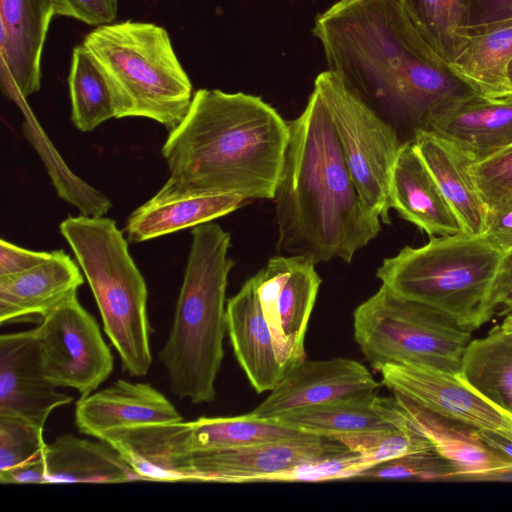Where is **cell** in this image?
Masks as SVG:
<instances>
[{
	"instance_id": "1",
	"label": "cell",
	"mask_w": 512,
	"mask_h": 512,
	"mask_svg": "<svg viewBox=\"0 0 512 512\" xmlns=\"http://www.w3.org/2000/svg\"><path fill=\"white\" fill-rule=\"evenodd\" d=\"M328 70L394 128L475 91L424 39L400 0H338L315 17Z\"/></svg>"
},
{
	"instance_id": "2",
	"label": "cell",
	"mask_w": 512,
	"mask_h": 512,
	"mask_svg": "<svg viewBox=\"0 0 512 512\" xmlns=\"http://www.w3.org/2000/svg\"><path fill=\"white\" fill-rule=\"evenodd\" d=\"M161 153L170 176L161 195L235 194L273 199L289 122L261 97L199 89Z\"/></svg>"
},
{
	"instance_id": "3",
	"label": "cell",
	"mask_w": 512,
	"mask_h": 512,
	"mask_svg": "<svg viewBox=\"0 0 512 512\" xmlns=\"http://www.w3.org/2000/svg\"><path fill=\"white\" fill-rule=\"evenodd\" d=\"M289 131L273 197L277 250L315 264L334 258L350 263L379 234L382 221L360 197L316 90Z\"/></svg>"
},
{
	"instance_id": "4",
	"label": "cell",
	"mask_w": 512,
	"mask_h": 512,
	"mask_svg": "<svg viewBox=\"0 0 512 512\" xmlns=\"http://www.w3.org/2000/svg\"><path fill=\"white\" fill-rule=\"evenodd\" d=\"M192 243L168 339L159 352L171 392L194 404L216 397L224 357L226 287L234 265L230 234L213 222L191 230Z\"/></svg>"
},
{
	"instance_id": "5",
	"label": "cell",
	"mask_w": 512,
	"mask_h": 512,
	"mask_svg": "<svg viewBox=\"0 0 512 512\" xmlns=\"http://www.w3.org/2000/svg\"><path fill=\"white\" fill-rule=\"evenodd\" d=\"M109 84L115 118L142 117L171 131L185 117L192 83L164 27L126 20L96 27L82 43Z\"/></svg>"
},
{
	"instance_id": "6",
	"label": "cell",
	"mask_w": 512,
	"mask_h": 512,
	"mask_svg": "<svg viewBox=\"0 0 512 512\" xmlns=\"http://www.w3.org/2000/svg\"><path fill=\"white\" fill-rule=\"evenodd\" d=\"M505 253L482 235L432 236L384 259L376 277L395 293L455 318L472 331L493 316L491 292Z\"/></svg>"
},
{
	"instance_id": "7",
	"label": "cell",
	"mask_w": 512,
	"mask_h": 512,
	"mask_svg": "<svg viewBox=\"0 0 512 512\" xmlns=\"http://www.w3.org/2000/svg\"><path fill=\"white\" fill-rule=\"evenodd\" d=\"M92 290L104 331L124 371L145 376L152 364L148 291L113 219L69 216L59 226Z\"/></svg>"
},
{
	"instance_id": "8",
	"label": "cell",
	"mask_w": 512,
	"mask_h": 512,
	"mask_svg": "<svg viewBox=\"0 0 512 512\" xmlns=\"http://www.w3.org/2000/svg\"><path fill=\"white\" fill-rule=\"evenodd\" d=\"M354 338L371 366L413 364L461 371L472 330L449 314L386 285L353 312Z\"/></svg>"
},
{
	"instance_id": "9",
	"label": "cell",
	"mask_w": 512,
	"mask_h": 512,
	"mask_svg": "<svg viewBox=\"0 0 512 512\" xmlns=\"http://www.w3.org/2000/svg\"><path fill=\"white\" fill-rule=\"evenodd\" d=\"M363 202L390 223L389 186L402 143L396 129L349 91L331 71L314 80Z\"/></svg>"
},
{
	"instance_id": "10",
	"label": "cell",
	"mask_w": 512,
	"mask_h": 512,
	"mask_svg": "<svg viewBox=\"0 0 512 512\" xmlns=\"http://www.w3.org/2000/svg\"><path fill=\"white\" fill-rule=\"evenodd\" d=\"M34 330L45 375L56 387L73 388L82 398L112 373L111 350L77 294L47 314Z\"/></svg>"
},
{
	"instance_id": "11",
	"label": "cell",
	"mask_w": 512,
	"mask_h": 512,
	"mask_svg": "<svg viewBox=\"0 0 512 512\" xmlns=\"http://www.w3.org/2000/svg\"><path fill=\"white\" fill-rule=\"evenodd\" d=\"M253 279L286 373L306 359L304 339L322 280L312 260L295 255L270 258Z\"/></svg>"
},
{
	"instance_id": "12",
	"label": "cell",
	"mask_w": 512,
	"mask_h": 512,
	"mask_svg": "<svg viewBox=\"0 0 512 512\" xmlns=\"http://www.w3.org/2000/svg\"><path fill=\"white\" fill-rule=\"evenodd\" d=\"M379 372L381 383L422 407L512 441V412L490 400L472 386L461 372L390 363Z\"/></svg>"
},
{
	"instance_id": "13",
	"label": "cell",
	"mask_w": 512,
	"mask_h": 512,
	"mask_svg": "<svg viewBox=\"0 0 512 512\" xmlns=\"http://www.w3.org/2000/svg\"><path fill=\"white\" fill-rule=\"evenodd\" d=\"M346 451L333 438L304 433L238 448L193 452V478L194 482L214 483L277 481L298 465Z\"/></svg>"
},
{
	"instance_id": "14",
	"label": "cell",
	"mask_w": 512,
	"mask_h": 512,
	"mask_svg": "<svg viewBox=\"0 0 512 512\" xmlns=\"http://www.w3.org/2000/svg\"><path fill=\"white\" fill-rule=\"evenodd\" d=\"M379 386L370 371L358 361L304 359L287 371L250 413L260 419H273L297 408L369 399L377 395Z\"/></svg>"
},
{
	"instance_id": "15",
	"label": "cell",
	"mask_w": 512,
	"mask_h": 512,
	"mask_svg": "<svg viewBox=\"0 0 512 512\" xmlns=\"http://www.w3.org/2000/svg\"><path fill=\"white\" fill-rule=\"evenodd\" d=\"M54 0H0V88L21 108L41 88V58Z\"/></svg>"
},
{
	"instance_id": "16",
	"label": "cell",
	"mask_w": 512,
	"mask_h": 512,
	"mask_svg": "<svg viewBox=\"0 0 512 512\" xmlns=\"http://www.w3.org/2000/svg\"><path fill=\"white\" fill-rule=\"evenodd\" d=\"M73 397L57 391L46 377L35 330L0 337V415L44 428L51 412Z\"/></svg>"
},
{
	"instance_id": "17",
	"label": "cell",
	"mask_w": 512,
	"mask_h": 512,
	"mask_svg": "<svg viewBox=\"0 0 512 512\" xmlns=\"http://www.w3.org/2000/svg\"><path fill=\"white\" fill-rule=\"evenodd\" d=\"M388 400L394 411L452 464L458 479L494 480L512 474V461L487 445L478 430L434 413L399 393Z\"/></svg>"
},
{
	"instance_id": "18",
	"label": "cell",
	"mask_w": 512,
	"mask_h": 512,
	"mask_svg": "<svg viewBox=\"0 0 512 512\" xmlns=\"http://www.w3.org/2000/svg\"><path fill=\"white\" fill-rule=\"evenodd\" d=\"M421 128L479 162L512 148V104L474 92L430 112Z\"/></svg>"
},
{
	"instance_id": "19",
	"label": "cell",
	"mask_w": 512,
	"mask_h": 512,
	"mask_svg": "<svg viewBox=\"0 0 512 512\" xmlns=\"http://www.w3.org/2000/svg\"><path fill=\"white\" fill-rule=\"evenodd\" d=\"M101 440L110 443L142 481L194 482L191 421L120 428Z\"/></svg>"
},
{
	"instance_id": "20",
	"label": "cell",
	"mask_w": 512,
	"mask_h": 512,
	"mask_svg": "<svg viewBox=\"0 0 512 512\" xmlns=\"http://www.w3.org/2000/svg\"><path fill=\"white\" fill-rule=\"evenodd\" d=\"M182 420L175 406L153 386L124 379L80 398L75 409L79 432L96 439L120 428Z\"/></svg>"
},
{
	"instance_id": "21",
	"label": "cell",
	"mask_w": 512,
	"mask_h": 512,
	"mask_svg": "<svg viewBox=\"0 0 512 512\" xmlns=\"http://www.w3.org/2000/svg\"><path fill=\"white\" fill-rule=\"evenodd\" d=\"M84 278L63 250L51 251L37 266L0 276L1 325L39 319L77 294Z\"/></svg>"
},
{
	"instance_id": "22",
	"label": "cell",
	"mask_w": 512,
	"mask_h": 512,
	"mask_svg": "<svg viewBox=\"0 0 512 512\" xmlns=\"http://www.w3.org/2000/svg\"><path fill=\"white\" fill-rule=\"evenodd\" d=\"M226 327L234 355L253 389L270 392L285 373L253 277L227 301Z\"/></svg>"
},
{
	"instance_id": "23",
	"label": "cell",
	"mask_w": 512,
	"mask_h": 512,
	"mask_svg": "<svg viewBox=\"0 0 512 512\" xmlns=\"http://www.w3.org/2000/svg\"><path fill=\"white\" fill-rule=\"evenodd\" d=\"M389 202L390 208L430 237L463 231L412 141L403 142L398 152L390 179Z\"/></svg>"
},
{
	"instance_id": "24",
	"label": "cell",
	"mask_w": 512,
	"mask_h": 512,
	"mask_svg": "<svg viewBox=\"0 0 512 512\" xmlns=\"http://www.w3.org/2000/svg\"><path fill=\"white\" fill-rule=\"evenodd\" d=\"M412 144L458 218L462 230L482 235L487 207L472 173L475 160L455 144L422 128L413 131Z\"/></svg>"
},
{
	"instance_id": "25",
	"label": "cell",
	"mask_w": 512,
	"mask_h": 512,
	"mask_svg": "<svg viewBox=\"0 0 512 512\" xmlns=\"http://www.w3.org/2000/svg\"><path fill=\"white\" fill-rule=\"evenodd\" d=\"M245 201L235 194L167 196L156 193L128 217L127 239L140 243L212 222L239 209Z\"/></svg>"
},
{
	"instance_id": "26",
	"label": "cell",
	"mask_w": 512,
	"mask_h": 512,
	"mask_svg": "<svg viewBox=\"0 0 512 512\" xmlns=\"http://www.w3.org/2000/svg\"><path fill=\"white\" fill-rule=\"evenodd\" d=\"M46 483H126L142 481L107 441L63 434L47 444Z\"/></svg>"
},
{
	"instance_id": "27",
	"label": "cell",
	"mask_w": 512,
	"mask_h": 512,
	"mask_svg": "<svg viewBox=\"0 0 512 512\" xmlns=\"http://www.w3.org/2000/svg\"><path fill=\"white\" fill-rule=\"evenodd\" d=\"M512 19L468 31L462 50L450 63L476 93L498 100L512 92Z\"/></svg>"
},
{
	"instance_id": "28",
	"label": "cell",
	"mask_w": 512,
	"mask_h": 512,
	"mask_svg": "<svg viewBox=\"0 0 512 512\" xmlns=\"http://www.w3.org/2000/svg\"><path fill=\"white\" fill-rule=\"evenodd\" d=\"M460 372L482 394L512 412V331L498 325L471 340Z\"/></svg>"
},
{
	"instance_id": "29",
	"label": "cell",
	"mask_w": 512,
	"mask_h": 512,
	"mask_svg": "<svg viewBox=\"0 0 512 512\" xmlns=\"http://www.w3.org/2000/svg\"><path fill=\"white\" fill-rule=\"evenodd\" d=\"M375 397L297 408L272 420L303 433L329 438L394 427L395 425L385 420L374 409L373 400Z\"/></svg>"
},
{
	"instance_id": "30",
	"label": "cell",
	"mask_w": 512,
	"mask_h": 512,
	"mask_svg": "<svg viewBox=\"0 0 512 512\" xmlns=\"http://www.w3.org/2000/svg\"><path fill=\"white\" fill-rule=\"evenodd\" d=\"M71 121L82 132H90L115 118L107 79L91 52L83 45L73 48L68 75Z\"/></svg>"
},
{
	"instance_id": "31",
	"label": "cell",
	"mask_w": 512,
	"mask_h": 512,
	"mask_svg": "<svg viewBox=\"0 0 512 512\" xmlns=\"http://www.w3.org/2000/svg\"><path fill=\"white\" fill-rule=\"evenodd\" d=\"M373 407L385 420L395 426L384 430L332 437L348 450L360 455L366 469L405 455L434 450L426 437L407 424L394 411L388 397L376 395Z\"/></svg>"
},
{
	"instance_id": "32",
	"label": "cell",
	"mask_w": 512,
	"mask_h": 512,
	"mask_svg": "<svg viewBox=\"0 0 512 512\" xmlns=\"http://www.w3.org/2000/svg\"><path fill=\"white\" fill-rule=\"evenodd\" d=\"M430 46L450 63L466 43L471 0H400Z\"/></svg>"
},
{
	"instance_id": "33",
	"label": "cell",
	"mask_w": 512,
	"mask_h": 512,
	"mask_svg": "<svg viewBox=\"0 0 512 512\" xmlns=\"http://www.w3.org/2000/svg\"><path fill=\"white\" fill-rule=\"evenodd\" d=\"M193 452L215 451L297 437L303 432L251 413L231 417H199L191 421Z\"/></svg>"
},
{
	"instance_id": "34",
	"label": "cell",
	"mask_w": 512,
	"mask_h": 512,
	"mask_svg": "<svg viewBox=\"0 0 512 512\" xmlns=\"http://www.w3.org/2000/svg\"><path fill=\"white\" fill-rule=\"evenodd\" d=\"M23 133L42 158L60 198L76 206L82 215L104 216L111 201L72 173L33 116H26Z\"/></svg>"
},
{
	"instance_id": "35",
	"label": "cell",
	"mask_w": 512,
	"mask_h": 512,
	"mask_svg": "<svg viewBox=\"0 0 512 512\" xmlns=\"http://www.w3.org/2000/svg\"><path fill=\"white\" fill-rule=\"evenodd\" d=\"M356 478L417 481L458 479L452 464L434 450L413 453L380 463L361 471Z\"/></svg>"
},
{
	"instance_id": "36",
	"label": "cell",
	"mask_w": 512,
	"mask_h": 512,
	"mask_svg": "<svg viewBox=\"0 0 512 512\" xmlns=\"http://www.w3.org/2000/svg\"><path fill=\"white\" fill-rule=\"evenodd\" d=\"M46 446L42 428L0 415V472L44 458Z\"/></svg>"
},
{
	"instance_id": "37",
	"label": "cell",
	"mask_w": 512,
	"mask_h": 512,
	"mask_svg": "<svg viewBox=\"0 0 512 512\" xmlns=\"http://www.w3.org/2000/svg\"><path fill=\"white\" fill-rule=\"evenodd\" d=\"M366 469L360 455L350 450L319 460L306 462L281 474L277 481L319 482L356 478Z\"/></svg>"
},
{
	"instance_id": "38",
	"label": "cell",
	"mask_w": 512,
	"mask_h": 512,
	"mask_svg": "<svg viewBox=\"0 0 512 512\" xmlns=\"http://www.w3.org/2000/svg\"><path fill=\"white\" fill-rule=\"evenodd\" d=\"M472 173L487 208L511 197L512 148L475 162Z\"/></svg>"
},
{
	"instance_id": "39",
	"label": "cell",
	"mask_w": 512,
	"mask_h": 512,
	"mask_svg": "<svg viewBox=\"0 0 512 512\" xmlns=\"http://www.w3.org/2000/svg\"><path fill=\"white\" fill-rule=\"evenodd\" d=\"M56 15L76 19L90 26L112 23L117 16L118 0H54Z\"/></svg>"
},
{
	"instance_id": "40",
	"label": "cell",
	"mask_w": 512,
	"mask_h": 512,
	"mask_svg": "<svg viewBox=\"0 0 512 512\" xmlns=\"http://www.w3.org/2000/svg\"><path fill=\"white\" fill-rule=\"evenodd\" d=\"M482 236L504 253L512 250V196L487 208Z\"/></svg>"
},
{
	"instance_id": "41",
	"label": "cell",
	"mask_w": 512,
	"mask_h": 512,
	"mask_svg": "<svg viewBox=\"0 0 512 512\" xmlns=\"http://www.w3.org/2000/svg\"><path fill=\"white\" fill-rule=\"evenodd\" d=\"M51 252L32 251L11 242L0 241V276H9L27 271L50 256Z\"/></svg>"
},
{
	"instance_id": "42",
	"label": "cell",
	"mask_w": 512,
	"mask_h": 512,
	"mask_svg": "<svg viewBox=\"0 0 512 512\" xmlns=\"http://www.w3.org/2000/svg\"><path fill=\"white\" fill-rule=\"evenodd\" d=\"M509 19L512 0H471L469 30Z\"/></svg>"
},
{
	"instance_id": "43",
	"label": "cell",
	"mask_w": 512,
	"mask_h": 512,
	"mask_svg": "<svg viewBox=\"0 0 512 512\" xmlns=\"http://www.w3.org/2000/svg\"><path fill=\"white\" fill-rule=\"evenodd\" d=\"M490 304L495 312L501 307V315L512 313V250L505 253L491 292Z\"/></svg>"
},
{
	"instance_id": "44",
	"label": "cell",
	"mask_w": 512,
	"mask_h": 512,
	"mask_svg": "<svg viewBox=\"0 0 512 512\" xmlns=\"http://www.w3.org/2000/svg\"><path fill=\"white\" fill-rule=\"evenodd\" d=\"M1 484H44L46 463L44 458L0 472Z\"/></svg>"
},
{
	"instance_id": "45",
	"label": "cell",
	"mask_w": 512,
	"mask_h": 512,
	"mask_svg": "<svg viewBox=\"0 0 512 512\" xmlns=\"http://www.w3.org/2000/svg\"><path fill=\"white\" fill-rule=\"evenodd\" d=\"M481 439L492 449L512 461V441L496 434L478 431Z\"/></svg>"
},
{
	"instance_id": "46",
	"label": "cell",
	"mask_w": 512,
	"mask_h": 512,
	"mask_svg": "<svg viewBox=\"0 0 512 512\" xmlns=\"http://www.w3.org/2000/svg\"><path fill=\"white\" fill-rule=\"evenodd\" d=\"M500 325L505 329L512 331V313L505 315L504 321Z\"/></svg>"
},
{
	"instance_id": "47",
	"label": "cell",
	"mask_w": 512,
	"mask_h": 512,
	"mask_svg": "<svg viewBox=\"0 0 512 512\" xmlns=\"http://www.w3.org/2000/svg\"><path fill=\"white\" fill-rule=\"evenodd\" d=\"M510 78H511V82H512V76ZM497 101H501V102H506V103H511L512 104V92L509 95H507V96H505V97H503L501 99H498Z\"/></svg>"
},
{
	"instance_id": "48",
	"label": "cell",
	"mask_w": 512,
	"mask_h": 512,
	"mask_svg": "<svg viewBox=\"0 0 512 512\" xmlns=\"http://www.w3.org/2000/svg\"><path fill=\"white\" fill-rule=\"evenodd\" d=\"M509 74H510V77H511L512 76V61H511L510 65H509Z\"/></svg>"
}]
</instances>
